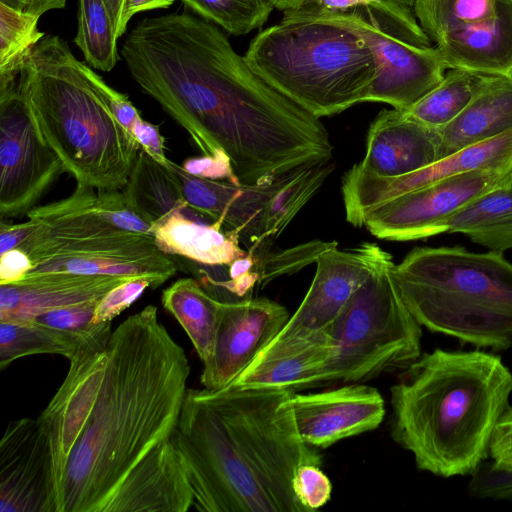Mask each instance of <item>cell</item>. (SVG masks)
Wrapping results in <instances>:
<instances>
[{"label": "cell", "mask_w": 512, "mask_h": 512, "mask_svg": "<svg viewBox=\"0 0 512 512\" xmlns=\"http://www.w3.org/2000/svg\"><path fill=\"white\" fill-rule=\"evenodd\" d=\"M69 362L38 416L50 444L54 512H109L126 478L171 439L190 364L154 305L120 323L104 350Z\"/></svg>", "instance_id": "obj_1"}, {"label": "cell", "mask_w": 512, "mask_h": 512, "mask_svg": "<svg viewBox=\"0 0 512 512\" xmlns=\"http://www.w3.org/2000/svg\"><path fill=\"white\" fill-rule=\"evenodd\" d=\"M121 53L136 83L203 155L227 154L241 184L333 160L320 119L256 74L214 23L188 12L147 17Z\"/></svg>", "instance_id": "obj_2"}, {"label": "cell", "mask_w": 512, "mask_h": 512, "mask_svg": "<svg viewBox=\"0 0 512 512\" xmlns=\"http://www.w3.org/2000/svg\"><path fill=\"white\" fill-rule=\"evenodd\" d=\"M391 436L419 470L471 476L490 456L496 424L510 407L512 373L480 350L421 353L391 387Z\"/></svg>", "instance_id": "obj_3"}, {"label": "cell", "mask_w": 512, "mask_h": 512, "mask_svg": "<svg viewBox=\"0 0 512 512\" xmlns=\"http://www.w3.org/2000/svg\"><path fill=\"white\" fill-rule=\"evenodd\" d=\"M18 84L40 135L77 184L124 188L141 146L64 40L45 35L26 57Z\"/></svg>", "instance_id": "obj_4"}, {"label": "cell", "mask_w": 512, "mask_h": 512, "mask_svg": "<svg viewBox=\"0 0 512 512\" xmlns=\"http://www.w3.org/2000/svg\"><path fill=\"white\" fill-rule=\"evenodd\" d=\"M244 56L251 69L320 118L365 102L376 76L374 55L350 27L306 5L283 12Z\"/></svg>", "instance_id": "obj_5"}, {"label": "cell", "mask_w": 512, "mask_h": 512, "mask_svg": "<svg viewBox=\"0 0 512 512\" xmlns=\"http://www.w3.org/2000/svg\"><path fill=\"white\" fill-rule=\"evenodd\" d=\"M394 278L429 331L477 348L512 347V263L503 253L417 247L395 264Z\"/></svg>", "instance_id": "obj_6"}, {"label": "cell", "mask_w": 512, "mask_h": 512, "mask_svg": "<svg viewBox=\"0 0 512 512\" xmlns=\"http://www.w3.org/2000/svg\"><path fill=\"white\" fill-rule=\"evenodd\" d=\"M95 190L76 183L68 197L26 214L31 231L19 249L31 260L28 274L144 278L152 289L173 277L177 266L158 249L152 235L119 229L97 213Z\"/></svg>", "instance_id": "obj_7"}, {"label": "cell", "mask_w": 512, "mask_h": 512, "mask_svg": "<svg viewBox=\"0 0 512 512\" xmlns=\"http://www.w3.org/2000/svg\"><path fill=\"white\" fill-rule=\"evenodd\" d=\"M394 267L381 248L368 278L326 329L331 354L323 382L368 381L421 355L422 326L400 295Z\"/></svg>", "instance_id": "obj_8"}, {"label": "cell", "mask_w": 512, "mask_h": 512, "mask_svg": "<svg viewBox=\"0 0 512 512\" xmlns=\"http://www.w3.org/2000/svg\"><path fill=\"white\" fill-rule=\"evenodd\" d=\"M285 388L200 389L224 421L242 457L273 498L279 512H307L292 487L297 468L322 462L317 448L297 431Z\"/></svg>", "instance_id": "obj_9"}, {"label": "cell", "mask_w": 512, "mask_h": 512, "mask_svg": "<svg viewBox=\"0 0 512 512\" xmlns=\"http://www.w3.org/2000/svg\"><path fill=\"white\" fill-rule=\"evenodd\" d=\"M305 5L350 27L370 47L376 76L365 102H383L405 111L443 79L447 67L413 8L392 0H356L341 13Z\"/></svg>", "instance_id": "obj_10"}, {"label": "cell", "mask_w": 512, "mask_h": 512, "mask_svg": "<svg viewBox=\"0 0 512 512\" xmlns=\"http://www.w3.org/2000/svg\"><path fill=\"white\" fill-rule=\"evenodd\" d=\"M201 512H279L216 409L188 389L171 436Z\"/></svg>", "instance_id": "obj_11"}, {"label": "cell", "mask_w": 512, "mask_h": 512, "mask_svg": "<svg viewBox=\"0 0 512 512\" xmlns=\"http://www.w3.org/2000/svg\"><path fill=\"white\" fill-rule=\"evenodd\" d=\"M18 76L0 80L1 219L27 214L66 172L40 135Z\"/></svg>", "instance_id": "obj_12"}, {"label": "cell", "mask_w": 512, "mask_h": 512, "mask_svg": "<svg viewBox=\"0 0 512 512\" xmlns=\"http://www.w3.org/2000/svg\"><path fill=\"white\" fill-rule=\"evenodd\" d=\"M512 182V171H472L399 195L369 210L362 219L375 237L393 241L424 239L444 233L460 208Z\"/></svg>", "instance_id": "obj_13"}, {"label": "cell", "mask_w": 512, "mask_h": 512, "mask_svg": "<svg viewBox=\"0 0 512 512\" xmlns=\"http://www.w3.org/2000/svg\"><path fill=\"white\" fill-rule=\"evenodd\" d=\"M472 171H512V129L398 177L375 176L353 165L342 178L346 219L353 226L362 227L364 215L372 208L442 179Z\"/></svg>", "instance_id": "obj_14"}, {"label": "cell", "mask_w": 512, "mask_h": 512, "mask_svg": "<svg viewBox=\"0 0 512 512\" xmlns=\"http://www.w3.org/2000/svg\"><path fill=\"white\" fill-rule=\"evenodd\" d=\"M290 315L268 298L223 302L212 353L203 363V388L230 386L282 330Z\"/></svg>", "instance_id": "obj_15"}, {"label": "cell", "mask_w": 512, "mask_h": 512, "mask_svg": "<svg viewBox=\"0 0 512 512\" xmlns=\"http://www.w3.org/2000/svg\"><path fill=\"white\" fill-rule=\"evenodd\" d=\"M0 512H54L50 444L38 417L11 421L1 438Z\"/></svg>", "instance_id": "obj_16"}, {"label": "cell", "mask_w": 512, "mask_h": 512, "mask_svg": "<svg viewBox=\"0 0 512 512\" xmlns=\"http://www.w3.org/2000/svg\"><path fill=\"white\" fill-rule=\"evenodd\" d=\"M168 165L181 181L189 208L221 221L225 228L237 232L248 252L261 261L266 258L270 253L266 244L268 208L283 174L267 183L245 185L196 177L172 161Z\"/></svg>", "instance_id": "obj_17"}, {"label": "cell", "mask_w": 512, "mask_h": 512, "mask_svg": "<svg viewBox=\"0 0 512 512\" xmlns=\"http://www.w3.org/2000/svg\"><path fill=\"white\" fill-rule=\"evenodd\" d=\"M380 249L365 242L339 250L336 243H329L315 260L316 272L304 299L274 339L327 329L368 278Z\"/></svg>", "instance_id": "obj_18"}, {"label": "cell", "mask_w": 512, "mask_h": 512, "mask_svg": "<svg viewBox=\"0 0 512 512\" xmlns=\"http://www.w3.org/2000/svg\"><path fill=\"white\" fill-rule=\"evenodd\" d=\"M291 407L301 440L321 449L377 429L386 412L384 398L376 388L356 383L316 393H294Z\"/></svg>", "instance_id": "obj_19"}, {"label": "cell", "mask_w": 512, "mask_h": 512, "mask_svg": "<svg viewBox=\"0 0 512 512\" xmlns=\"http://www.w3.org/2000/svg\"><path fill=\"white\" fill-rule=\"evenodd\" d=\"M441 159L440 135L406 111L382 110L367 134L366 154L355 166L379 177L409 174Z\"/></svg>", "instance_id": "obj_20"}, {"label": "cell", "mask_w": 512, "mask_h": 512, "mask_svg": "<svg viewBox=\"0 0 512 512\" xmlns=\"http://www.w3.org/2000/svg\"><path fill=\"white\" fill-rule=\"evenodd\" d=\"M331 354L325 330L274 339L228 387L300 389L323 382Z\"/></svg>", "instance_id": "obj_21"}, {"label": "cell", "mask_w": 512, "mask_h": 512, "mask_svg": "<svg viewBox=\"0 0 512 512\" xmlns=\"http://www.w3.org/2000/svg\"><path fill=\"white\" fill-rule=\"evenodd\" d=\"M133 279L111 275L71 273L27 274L0 285V321L28 322L45 312L101 300L117 285Z\"/></svg>", "instance_id": "obj_22"}, {"label": "cell", "mask_w": 512, "mask_h": 512, "mask_svg": "<svg viewBox=\"0 0 512 512\" xmlns=\"http://www.w3.org/2000/svg\"><path fill=\"white\" fill-rule=\"evenodd\" d=\"M193 505L191 485L170 439L126 478L109 512H187Z\"/></svg>", "instance_id": "obj_23"}, {"label": "cell", "mask_w": 512, "mask_h": 512, "mask_svg": "<svg viewBox=\"0 0 512 512\" xmlns=\"http://www.w3.org/2000/svg\"><path fill=\"white\" fill-rule=\"evenodd\" d=\"M435 44L447 69L512 79V0H498L493 16Z\"/></svg>", "instance_id": "obj_24"}, {"label": "cell", "mask_w": 512, "mask_h": 512, "mask_svg": "<svg viewBox=\"0 0 512 512\" xmlns=\"http://www.w3.org/2000/svg\"><path fill=\"white\" fill-rule=\"evenodd\" d=\"M153 238L163 253L202 265H229L247 254L237 232L188 206L155 222Z\"/></svg>", "instance_id": "obj_25"}, {"label": "cell", "mask_w": 512, "mask_h": 512, "mask_svg": "<svg viewBox=\"0 0 512 512\" xmlns=\"http://www.w3.org/2000/svg\"><path fill=\"white\" fill-rule=\"evenodd\" d=\"M512 129V79L485 76L466 108L438 129L441 158Z\"/></svg>", "instance_id": "obj_26"}, {"label": "cell", "mask_w": 512, "mask_h": 512, "mask_svg": "<svg viewBox=\"0 0 512 512\" xmlns=\"http://www.w3.org/2000/svg\"><path fill=\"white\" fill-rule=\"evenodd\" d=\"M444 232L462 233L489 251L512 249V182L460 208L447 219Z\"/></svg>", "instance_id": "obj_27"}, {"label": "cell", "mask_w": 512, "mask_h": 512, "mask_svg": "<svg viewBox=\"0 0 512 512\" xmlns=\"http://www.w3.org/2000/svg\"><path fill=\"white\" fill-rule=\"evenodd\" d=\"M161 302L182 326L198 357L205 363L211 353L222 303L194 278H181L163 290Z\"/></svg>", "instance_id": "obj_28"}, {"label": "cell", "mask_w": 512, "mask_h": 512, "mask_svg": "<svg viewBox=\"0 0 512 512\" xmlns=\"http://www.w3.org/2000/svg\"><path fill=\"white\" fill-rule=\"evenodd\" d=\"M122 190L152 225L171 212L187 207L177 174L142 149Z\"/></svg>", "instance_id": "obj_29"}, {"label": "cell", "mask_w": 512, "mask_h": 512, "mask_svg": "<svg viewBox=\"0 0 512 512\" xmlns=\"http://www.w3.org/2000/svg\"><path fill=\"white\" fill-rule=\"evenodd\" d=\"M333 160L307 164L282 175L267 213L266 244L270 249L275 240L321 188L334 170Z\"/></svg>", "instance_id": "obj_30"}, {"label": "cell", "mask_w": 512, "mask_h": 512, "mask_svg": "<svg viewBox=\"0 0 512 512\" xmlns=\"http://www.w3.org/2000/svg\"><path fill=\"white\" fill-rule=\"evenodd\" d=\"M484 79V75L449 69L434 89L405 111L419 122L441 129L466 108Z\"/></svg>", "instance_id": "obj_31"}, {"label": "cell", "mask_w": 512, "mask_h": 512, "mask_svg": "<svg viewBox=\"0 0 512 512\" xmlns=\"http://www.w3.org/2000/svg\"><path fill=\"white\" fill-rule=\"evenodd\" d=\"M115 24L107 0H79L78 28L74 43L86 63L109 72L119 57Z\"/></svg>", "instance_id": "obj_32"}, {"label": "cell", "mask_w": 512, "mask_h": 512, "mask_svg": "<svg viewBox=\"0 0 512 512\" xmlns=\"http://www.w3.org/2000/svg\"><path fill=\"white\" fill-rule=\"evenodd\" d=\"M99 302L92 300L54 309L36 316L32 321L59 331L68 338L76 349L73 357L96 353L105 349L113 332L112 322H93Z\"/></svg>", "instance_id": "obj_33"}, {"label": "cell", "mask_w": 512, "mask_h": 512, "mask_svg": "<svg viewBox=\"0 0 512 512\" xmlns=\"http://www.w3.org/2000/svg\"><path fill=\"white\" fill-rule=\"evenodd\" d=\"M75 353L72 342L59 331L34 321H0L1 370L29 355L57 354L70 360Z\"/></svg>", "instance_id": "obj_34"}, {"label": "cell", "mask_w": 512, "mask_h": 512, "mask_svg": "<svg viewBox=\"0 0 512 512\" xmlns=\"http://www.w3.org/2000/svg\"><path fill=\"white\" fill-rule=\"evenodd\" d=\"M498 0H415L414 14L424 32L437 42L446 34L494 15Z\"/></svg>", "instance_id": "obj_35"}, {"label": "cell", "mask_w": 512, "mask_h": 512, "mask_svg": "<svg viewBox=\"0 0 512 512\" xmlns=\"http://www.w3.org/2000/svg\"><path fill=\"white\" fill-rule=\"evenodd\" d=\"M39 18L0 3V79L17 77L26 57L45 36L38 30Z\"/></svg>", "instance_id": "obj_36"}, {"label": "cell", "mask_w": 512, "mask_h": 512, "mask_svg": "<svg viewBox=\"0 0 512 512\" xmlns=\"http://www.w3.org/2000/svg\"><path fill=\"white\" fill-rule=\"evenodd\" d=\"M200 17L221 26L232 35H245L261 28L273 6L269 0H180Z\"/></svg>", "instance_id": "obj_37"}, {"label": "cell", "mask_w": 512, "mask_h": 512, "mask_svg": "<svg viewBox=\"0 0 512 512\" xmlns=\"http://www.w3.org/2000/svg\"><path fill=\"white\" fill-rule=\"evenodd\" d=\"M95 209L106 222L119 229L153 236V225L128 200L122 189L96 190Z\"/></svg>", "instance_id": "obj_38"}, {"label": "cell", "mask_w": 512, "mask_h": 512, "mask_svg": "<svg viewBox=\"0 0 512 512\" xmlns=\"http://www.w3.org/2000/svg\"><path fill=\"white\" fill-rule=\"evenodd\" d=\"M292 487L295 496L307 512L318 510L331 498V481L319 465L299 466L294 474Z\"/></svg>", "instance_id": "obj_39"}, {"label": "cell", "mask_w": 512, "mask_h": 512, "mask_svg": "<svg viewBox=\"0 0 512 512\" xmlns=\"http://www.w3.org/2000/svg\"><path fill=\"white\" fill-rule=\"evenodd\" d=\"M152 289L149 280L144 278L129 279L111 289L98 303L93 322H112L120 313L135 302L146 289Z\"/></svg>", "instance_id": "obj_40"}, {"label": "cell", "mask_w": 512, "mask_h": 512, "mask_svg": "<svg viewBox=\"0 0 512 512\" xmlns=\"http://www.w3.org/2000/svg\"><path fill=\"white\" fill-rule=\"evenodd\" d=\"M471 496L480 499L512 500V470H500L484 461L471 475Z\"/></svg>", "instance_id": "obj_41"}, {"label": "cell", "mask_w": 512, "mask_h": 512, "mask_svg": "<svg viewBox=\"0 0 512 512\" xmlns=\"http://www.w3.org/2000/svg\"><path fill=\"white\" fill-rule=\"evenodd\" d=\"M181 167L196 177L241 184L234 173L230 158L223 151H219L213 156L190 157L183 162Z\"/></svg>", "instance_id": "obj_42"}, {"label": "cell", "mask_w": 512, "mask_h": 512, "mask_svg": "<svg viewBox=\"0 0 512 512\" xmlns=\"http://www.w3.org/2000/svg\"><path fill=\"white\" fill-rule=\"evenodd\" d=\"M85 71L107 101L118 122L131 133L134 125L141 119L136 107L125 94L107 85L89 65L85 64Z\"/></svg>", "instance_id": "obj_43"}, {"label": "cell", "mask_w": 512, "mask_h": 512, "mask_svg": "<svg viewBox=\"0 0 512 512\" xmlns=\"http://www.w3.org/2000/svg\"><path fill=\"white\" fill-rule=\"evenodd\" d=\"M490 464L500 470H512V406L499 419L490 443Z\"/></svg>", "instance_id": "obj_44"}, {"label": "cell", "mask_w": 512, "mask_h": 512, "mask_svg": "<svg viewBox=\"0 0 512 512\" xmlns=\"http://www.w3.org/2000/svg\"><path fill=\"white\" fill-rule=\"evenodd\" d=\"M132 135L139 142L141 149L147 152L160 164L167 166L169 159L165 155V138L158 125L152 124L142 118L134 125Z\"/></svg>", "instance_id": "obj_45"}, {"label": "cell", "mask_w": 512, "mask_h": 512, "mask_svg": "<svg viewBox=\"0 0 512 512\" xmlns=\"http://www.w3.org/2000/svg\"><path fill=\"white\" fill-rule=\"evenodd\" d=\"M31 268V260L23 250L14 248L1 253L0 285L22 280Z\"/></svg>", "instance_id": "obj_46"}, {"label": "cell", "mask_w": 512, "mask_h": 512, "mask_svg": "<svg viewBox=\"0 0 512 512\" xmlns=\"http://www.w3.org/2000/svg\"><path fill=\"white\" fill-rule=\"evenodd\" d=\"M31 231L29 221L23 223H8L1 219L0 224V253L19 248Z\"/></svg>", "instance_id": "obj_47"}, {"label": "cell", "mask_w": 512, "mask_h": 512, "mask_svg": "<svg viewBox=\"0 0 512 512\" xmlns=\"http://www.w3.org/2000/svg\"><path fill=\"white\" fill-rule=\"evenodd\" d=\"M67 0H0V3L27 14L41 16L53 9H61Z\"/></svg>", "instance_id": "obj_48"}, {"label": "cell", "mask_w": 512, "mask_h": 512, "mask_svg": "<svg viewBox=\"0 0 512 512\" xmlns=\"http://www.w3.org/2000/svg\"><path fill=\"white\" fill-rule=\"evenodd\" d=\"M176 0H125L123 8L122 25L126 31L127 24L136 13L157 8H166Z\"/></svg>", "instance_id": "obj_49"}, {"label": "cell", "mask_w": 512, "mask_h": 512, "mask_svg": "<svg viewBox=\"0 0 512 512\" xmlns=\"http://www.w3.org/2000/svg\"><path fill=\"white\" fill-rule=\"evenodd\" d=\"M125 0H107L108 7L112 14L117 37L120 38L126 31L122 25L123 8Z\"/></svg>", "instance_id": "obj_50"}, {"label": "cell", "mask_w": 512, "mask_h": 512, "mask_svg": "<svg viewBox=\"0 0 512 512\" xmlns=\"http://www.w3.org/2000/svg\"><path fill=\"white\" fill-rule=\"evenodd\" d=\"M310 0H269L274 8L280 11L296 10L305 5Z\"/></svg>", "instance_id": "obj_51"}, {"label": "cell", "mask_w": 512, "mask_h": 512, "mask_svg": "<svg viewBox=\"0 0 512 512\" xmlns=\"http://www.w3.org/2000/svg\"><path fill=\"white\" fill-rule=\"evenodd\" d=\"M392 1L401 3V4L409 6L411 8H413L414 2H415V0H392Z\"/></svg>", "instance_id": "obj_52"}]
</instances>
